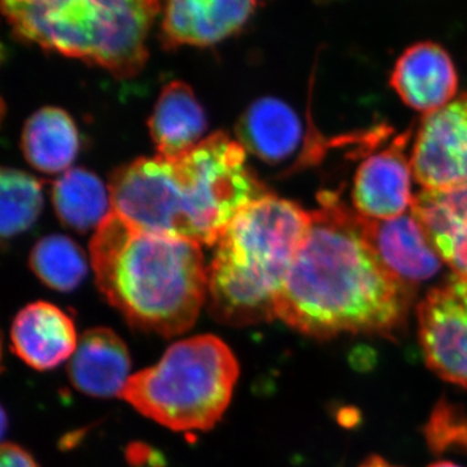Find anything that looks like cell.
Returning <instances> with one entry per match:
<instances>
[{
	"instance_id": "obj_1",
	"label": "cell",
	"mask_w": 467,
	"mask_h": 467,
	"mask_svg": "<svg viewBox=\"0 0 467 467\" xmlns=\"http://www.w3.org/2000/svg\"><path fill=\"white\" fill-rule=\"evenodd\" d=\"M319 202L276 296L275 317L316 339L392 337L407 319L410 285L384 266L359 214L331 192Z\"/></svg>"
},
{
	"instance_id": "obj_2",
	"label": "cell",
	"mask_w": 467,
	"mask_h": 467,
	"mask_svg": "<svg viewBox=\"0 0 467 467\" xmlns=\"http://www.w3.org/2000/svg\"><path fill=\"white\" fill-rule=\"evenodd\" d=\"M112 212L149 232L216 244L234 218L269 195L247 165L244 147L225 133L174 156L135 160L109 182Z\"/></svg>"
},
{
	"instance_id": "obj_3",
	"label": "cell",
	"mask_w": 467,
	"mask_h": 467,
	"mask_svg": "<svg viewBox=\"0 0 467 467\" xmlns=\"http://www.w3.org/2000/svg\"><path fill=\"white\" fill-rule=\"evenodd\" d=\"M90 254L98 287L129 324L165 337L195 325L208 294L201 245L112 212L95 230Z\"/></svg>"
},
{
	"instance_id": "obj_4",
	"label": "cell",
	"mask_w": 467,
	"mask_h": 467,
	"mask_svg": "<svg viewBox=\"0 0 467 467\" xmlns=\"http://www.w3.org/2000/svg\"><path fill=\"white\" fill-rule=\"evenodd\" d=\"M310 220V212L272 193L234 218L208 267L207 300L214 319L243 327L276 318V296Z\"/></svg>"
},
{
	"instance_id": "obj_5",
	"label": "cell",
	"mask_w": 467,
	"mask_h": 467,
	"mask_svg": "<svg viewBox=\"0 0 467 467\" xmlns=\"http://www.w3.org/2000/svg\"><path fill=\"white\" fill-rule=\"evenodd\" d=\"M167 0H2L15 36L130 78L149 57L147 39Z\"/></svg>"
},
{
	"instance_id": "obj_6",
	"label": "cell",
	"mask_w": 467,
	"mask_h": 467,
	"mask_svg": "<svg viewBox=\"0 0 467 467\" xmlns=\"http://www.w3.org/2000/svg\"><path fill=\"white\" fill-rule=\"evenodd\" d=\"M238 377L226 343L198 335L169 347L158 364L129 378L121 398L174 431H208L225 414Z\"/></svg>"
},
{
	"instance_id": "obj_7",
	"label": "cell",
	"mask_w": 467,
	"mask_h": 467,
	"mask_svg": "<svg viewBox=\"0 0 467 467\" xmlns=\"http://www.w3.org/2000/svg\"><path fill=\"white\" fill-rule=\"evenodd\" d=\"M418 333L429 368L467 389V278L427 294L418 306Z\"/></svg>"
},
{
	"instance_id": "obj_8",
	"label": "cell",
	"mask_w": 467,
	"mask_h": 467,
	"mask_svg": "<svg viewBox=\"0 0 467 467\" xmlns=\"http://www.w3.org/2000/svg\"><path fill=\"white\" fill-rule=\"evenodd\" d=\"M410 162L414 177L426 190L467 186V94L425 117Z\"/></svg>"
},
{
	"instance_id": "obj_9",
	"label": "cell",
	"mask_w": 467,
	"mask_h": 467,
	"mask_svg": "<svg viewBox=\"0 0 467 467\" xmlns=\"http://www.w3.org/2000/svg\"><path fill=\"white\" fill-rule=\"evenodd\" d=\"M267 0H167L160 42L167 50L211 47L235 36Z\"/></svg>"
},
{
	"instance_id": "obj_10",
	"label": "cell",
	"mask_w": 467,
	"mask_h": 467,
	"mask_svg": "<svg viewBox=\"0 0 467 467\" xmlns=\"http://www.w3.org/2000/svg\"><path fill=\"white\" fill-rule=\"evenodd\" d=\"M409 135H401L380 152L368 156L356 171L353 204L368 220H389L413 204L411 162L405 155Z\"/></svg>"
},
{
	"instance_id": "obj_11",
	"label": "cell",
	"mask_w": 467,
	"mask_h": 467,
	"mask_svg": "<svg viewBox=\"0 0 467 467\" xmlns=\"http://www.w3.org/2000/svg\"><path fill=\"white\" fill-rule=\"evenodd\" d=\"M389 84L407 106L430 115L454 100L459 75L442 46L418 42L398 58Z\"/></svg>"
},
{
	"instance_id": "obj_12",
	"label": "cell",
	"mask_w": 467,
	"mask_h": 467,
	"mask_svg": "<svg viewBox=\"0 0 467 467\" xmlns=\"http://www.w3.org/2000/svg\"><path fill=\"white\" fill-rule=\"evenodd\" d=\"M362 230L384 266L409 285L438 275L441 257L425 227L413 213L368 220L361 217Z\"/></svg>"
},
{
	"instance_id": "obj_13",
	"label": "cell",
	"mask_w": 467,
	"mask_h": 467,
	"mask_svg": "<svg viewBox=\"0 0 467 467\" xmlns=\"http://www.w3.org/2000/svg\"><path fill=\"white\" fill-rule=\"evenodd\" d=\"M12 349L30 368L51 370L78 346L75 322L57 306L36 301L21 309L11 328Z\"/></svg>"
},
{
	"instance_id": "obj_14",
	"label": "cell",
	"mask_w": 467,
	"mask_h": 467,
	"mask_svg": "<svg viewBox=\"0 0 467 467\" xmlns=\"http://www.w3.org/2000/svg\"><path fill=\"white\" fill-rule=\"evenodd\" d=\"M130 355L124 340L106 327L91 328L78 339L70 358V382L92 398L121 396L130 373Z\"/></svg>"
},
{
	"instance_id": "obj_15",
	"label": "cell",
	"mask_w": 467,
	"mask_h": 467,
	"mask_svg": "<svg viewBox=\"0 0 467 467\" xmlns=\"http://www.w3.org/2000/svg\"><path fill=\"white\" fill-rule=\"evenodd\" d=\"M238 142L252 155L281 164L296 152L303 138L297 113L285 101L261 98L243 113L236 125Z\"/></svg>"
},
{
	"instance_id": "obj_16",
	"label": "cell",
	"mask_w": 467,
	"mask_h": 467,
	"mask_svg": "<svg viewBox=\"0 0 467 467\" xmlns=\"http://www.w3.org/2000/svg\"><path fill=\"white\" fill-rule=\"evenodd\" d=\"M411 213L425 227L442 260L467 278V186L431 192L414 198Z\"/></svg>"
},
{
	"instance_id": "obj_17",
	"label": "cell",
	"mask_w": 467,
	"mask_h": 467,
	"mask_svg": "<svg viewBox=\"0 0 467 467\" xmlns=\"http://www.w3.org/2000/svg\"><path fill=\"white\" fill-rule=\"evenodd\" d=\"M149 126L158 155L174 158L202 142L207 119L192 88L173 81L162 88Z\"/></svg>"
},
{
	"instance_id": "obj_18",
	"label": "cell",
	"mask_w": 467,
	"mask_h": 467,
	"mask_svg": "<svg viewBox=\"0 0 467 467\" xmlns=\"http://www.w3.org/2000/svg\"><path fill=\"white\" fill-rule=\"evenodd\" d=\"M24 156L43 173H58L75 161L79 150L78 130L72 117L57 107L36 110L24 126Z\"/></svg>"
},
{
	"instance_id": "obj_19",
	"label": "cell",
	"mask_w": 467,
	"mask_h": 467,
	"mask_svg": "<svg viewBox=\"0 0 467 467\" xmlns=\"http://www.w3.org/2000/svg\"><path fill=\"white\" fill-rule=\"evenodd\" d=\"M58 218L77 232H88L101 225L112 213L109 187L86 169H69L52 190Z\"/></svg>"
},
{
	"instance_id": "obj_20",
	"label": "cell",
	"mask_w": 467,
	"mask_h": 467,
	"mask_svg": "<svg viewBox=\"0 0 467 467\" xmlns=\"http://www.w3.org/2000/svg\"><path fill=\"white\" fill-rule=\"evenodd\" d=\"M30 266L43 284L60 292L75 290L88 275L84 251L64 235L46 236L36 243Z\"/></svg>"
},
{
	"instance_id": "obj_21",
	"label": "cell",
	"mask_w": 467,
	"mask_h": 467,
	"mask_svg": "<svg viewBox=\"0 0 467 467\" xmlns=\"http://www.w3.org/2000/svg\"><path fill=\"white\" fill-rule=\"evenodd\" d=\"M0 190V232L3 239L14 238L33 226L41 214L42 182L26 171L3 168Z\"/></svg>"
},
{
	"instance_id": "obj_22",
	"label": "cell",
	"mask_w": 467,
	"mask_h": 467,
	"mask_svg": "<svg viewBox=\"0 0 467 467\" xmlns=\"http://www.w3.org/2000/svg\"><path fill=\"white\" fill-rule=\"evenodd\" d=\"M425 438L434 453H467V407L439 401L427 420Z\"/></svg>"
},
{
	"instance_id": "obj_23",
	"label": "cell",
	"mask_w": 467,
	"mask_h": 467,
	"mask_svg": "<svg viewBox=\"0 0 467 467\" xmlns=\"http://www.w3.org/2000/svg\"><path fill=\"white\" fill-rule=\"evenodd\" d=\"M0 467H38L29 451L14 442H5L0 454Z\"/></svg>"
},
{
	"instance_id": "obj_24",
	"label": "cell",
	"mask_w": 467,
	"mask_h": 467,
	"mask_svg": "<svg viewBox=\"0 0 467 467\" xmlns=\"http://www.w3.org/2000/svg\"><path fill=\"white\" fill-rule=\"evenodd\" d=\"M359 467H399V466L392 465V463H389V461L382 459V457L371 456V457H368V460H365L364 463H362V465Z\"/></svg>"
},
{
	"instance_id": "obj_25",
	"label": "cell",
	"mask_w": 467,
	"mask_h": 467,
	"mask_svg": "<svg viewBox=\"0 0 467 467\" xmlns=\"http://www.w3.org/2000/svg\"><path fill=\"white\" fill-rule=\"evenodd\" d=\"M429 467H461L456 463L450 462V461H439V462L431 463Z\"/></svg>"
}]
</instances>
